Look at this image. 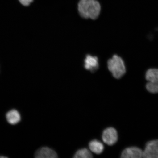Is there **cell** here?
<instances>
[{"label":"cell","instance_id":"1","mask_svg":"<svg viewBox=\"0 0 158 158\" xmlns=\"http://www.w3.org/2000/svg\"><path fill=\"white\" fill-rule=\"evenodd\" d=\"M78 9L79 15L82 18L95 20L99 15L101 7L96 0H80Z\"/></svg>","mask_w":158,"mask_h":158},{"label":"cell","instance_id":"2","mask_svg":"<svg viewBox=\"0 0 158 158\" xmlns=\"http://www.w3.org/2000/svg\"><path fill=\"white\" fill-rule=\"evenodd\" d=\"M108 68L112 76L116 79L121 78L126 72V67L123 59L114 55L107 62Z\"/></svg>","mask_w":158,"mask_h":158},{"label":"cell","instance_id":"3","mask_svg":"<svg viewBox=\"0 0 158 158\" xmlns=\"http://www.w3.org/2000/svg\"><path fill=\"white\" fill-rule=\"evenodd\" d=\"M145 77L148 81L146 88L151 93H158V68H150L146 71Z\"/></svg>","mask_w":158,"mask_h":158},{"label":"cell","instance_id":"4","mask_svg":"<svg viewBox=\"0 0 158 158\" xmlns=\"http://www.w3.org/2000/svg\"><path fill=\"white\" fill-rule=\"evenodd\" d=\"M143 157L158 158V139L150 141L146 144Z\"/></svg>","mask_w":158,"mask_h":158},{"label":"cell","instance_id":"5","mask_svg":"<svg viewBox=\"0 0 158 158\" xmlns=\"http://www.w3.org/2000/svg\"><path fill=\"white\" fill-rule=\"evenodd\" d=\"M118 135L117 131L113 127H109L104 130L102 134V139L108 145H113L117 142Z\"/></svg>","mask_w":158,"mask_h":158},{"label":"cell","instance_id":"6","mask_svg":"<svg viewBox=\"0 0 158 158\" xmlns=\"http://www.w3.org/2000/svg\"><path fill=\"white\" fill-rule=\"evenodd\" d=\"M84 67L86 70L90 71V72H95L99 68L98 57L87 55L84 60Z\"/></svg>","mask_w":158,"mask_h":158},{"label":"cell","instance_id":"7","mask_svg":"<svg viewBox=\"0 0 158 158\" xmlns=\"http://www.w3.org/2000/svg\"><path fill=\"white\" fill-rule=\"evenodd\" d=\"M143 151L139 148L130 147L126 148L122 152L121 157L122 158H140L143 157Z\"/></svg>","mask_w":158,"mask_h":158},{"label":"cell","instance_id":"8","mask_svg":"<svg viewBox=\"0 0 158 158\" xmlns=\"http://www.w3.org/2000/svg\"><path fill=\"white\" fill-rule=\"evenodd\" d=\"M35 157L37 158H56L58 155L54 150L51 148L44 147L40 148L35 154Z\"/></svg>","mask_w":158,"mask_h":158},{"label":"cell","instance_id":"9","mask_svg":"<svg viewBox=\"0 0 158 158\" xmlns=\"http://www.w3.org/2000/svg\"><path fill=\"white\" fill-rule=\"evenodd\" d=\"M6 118L10 124L14 125L20 121L21 117L19 112L15 110H10L6 115Z\"/></svg>","mask_w":158,"mask_h":158},{"label":"cell","instance_id":"10","mask_svg":"<svg viewBox=\"0 0 158 158\" xmlns=\"http://www.w3.org/2000/svg\"><path fill=\"white\" fill-rule=\"evenodd\" d=\"M91 151L96 154L102 153L104 149V146L101 142L94 139L91 141L89 144Z\"/></svg>","mask_w":158,"mask_h":158},{"label":"cell","instance_id":"11","mask_svg":"<svg viewBox=\"0 0 158 158\" xmlns=\"http://www.w3.org/2000/svg\"><path fill=\"white\" fill-rule=\"evenodd\" d=\"M75 158H90L93 157L90 152L86 148H82L78 150L74 155Z\"/></svg>","mask_w":158,"mask_h":158},{"label":"cell","instance_id":"12","mask_svg":"<svg viewBox=\"0 0 158 158\" xmlns=\"http://www.w3.org/2000/svg\"><path fill=\"white\" fill-rule=\"evenodd\" d=\"M33 0H19L20 2L24 6H28L32 2Z\"/></svg>","mask_w":158,"mask_h":158}]
</instances>
